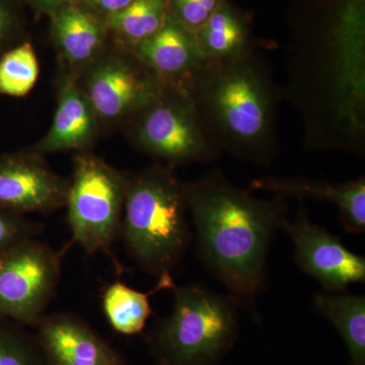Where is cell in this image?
Here are the masks:
<instances>
[{
  "instance_id": "cell-1",
  "label": "cell",
  "mask_w": 365,
  "mask_h": 365,
  "mask_svg": "<svg viewBox=\"0 0 365 365\" xmlns=\"http://www.w3.org/2000/svg\"><path fill=\"white\" fill-rule=\"evenodd\" d=\"M281 96L314 151L365 155V0H294Z\"/></svg>"
},
{
  "instance_id": "cell-2",
  "label": "cell",
  "mask_w": 365,
  "mask_h": 365,
  "mask_svg": "<svg viewBox=\"0 0 365 365\" xmlns=\"http://www.w3.org/2000/svg\"><path fill=\"white\" fill-rule=\"evenodd\" d=\"M185 191L201 260L237 307L258 316L256 300L265 284L274 235L287 220V200L257 198L220 168L185 182Z\"/></svg>"
},
{
  "instance_id": "cell-3",
  "label": "cell",
  "mask_w": 365,
  "mask_h": 365,
  "mask_svg": "<svg viewBox=\"0 0 365 365\" xmlns=\"http://www.w3.org/2000/svg\"><path fill=\"white\" fill-rule=\"evenodd\" d=\"M184 86L204 130L220 153L262 167L273 163L282 96L260 54L205 61Z\"/></svg>"
},
{
  "instance_id": "cell-4",
  "label": "cell",
  "mask_w": 365,
  "mask_h": 365,
  "mask_svg": "<svg viewBox=\"0 0 365 365\" xmlns=\"http://www.w3.org/2000/svg\"><path fill=\"white\" fill-rule=\"evenodd\" d=\"M185 182L155 163L127 176L120 235L134 261L158 279L172 277L191 241Z\"/></svg>"
},
{
  "instance_id": "cell-5",
  "label": "cell",
  "mask_w": 365,
  "mask_h": 365,
  "mask_svg": "<svg viewBox=\"0 0 365 365\" xmlns=\"http://www.w3.org/2000/svg\"><path fill=\"white\" fill-rule=\"evenodd\" d=\"M172 290V313L158 322L150 337L158 365L217 364L237 340V304L199 285Z\"/></svg>"
},
{
  "instance_id": "cell-6",
  "label": "cell",
  "mask_w": 365,
  "mask_h": 365,
  "mask_svg": "<svg viewBox=\"0 0 365 365\" xmlns=\"http://www.w3.org/2000/svg\"><path fill=\"white\" fill-rule=\"evenodd\" d=\"M134 148L170 169L215 162L222 153L213 145L189 91L167 81L157 98L124 124Z\"/></svg>"
},
{
  "instance_id": "cell-7",
  "label": "cell",
  "mask_w": 365,
  "mask_h": 365,
  "mask_svg": "<svg viewBox=\"0 0 365 365\" xmlns=\"http://www.w3.org/2000/svg\"><path fill=\"white\" fill-rule=\"evenodd\" d=\"M127 176L88 151L76 153L66 207L72 241L86 253L111 256L120 235Z\"/></svg>"
},
{
  "instance_id": "cell-8",
  "label": "cell",
  "mask_w": 365,
  "mask_h": 365,
  "mask_svg": "<svg viewBox=\"0 0 365 365\" xmlns=\"http://www.w3.org/2000/svg\"><path fill=\"white\" fill-rule=\"evenodd\" d=\"M100 125H123L158 97L167 81L116 46L107 50L78 78Z\"/></svg>"
},
{
  "instance_id": "cell-9",
  "label": "cell",
  "mask_w": 365,
  "mask_h": 365,
  "mask_svg": "<svg viewBox=\"0 0 365 365\" xmlns=\"http://www.w3.org/2000/svg\"><path fill=\"white\" fill-rule=\"evenodd\" d=\"M60 272L58 252L35 237L0 255V318L37 325L56 292Z\"/></svg>"
},
{
  "instance_id": "cell-10",
  "label": "cell",
  "mask_w": 365,
  "mask_h": 365,
  "mask_svg": "<svg viewBox=\"0 0 365 365\" xmlns=\"http://www.w3.org/2000/svg\"><path fill=\"white\" fill-rule=\"evenodd\" d=\"M294 222L282 228L292 240L294 259L304 272L318 280L326 292H344L365 282V258L352 253L338 237L309 220L302 201Z\"/></svg>"
},
{
  "instance_id": "cell-11",
  "label": "cell",
  "mask_w": 365,
  "mask_h": 365,
  "mask_svg": "<svg viewBox=\"0 0 365 365\" xmlns=\"http://www.w3.org/2000/svg\"><path fill=\"white\" fill-rule=\"evenodd\" d=\"M68 181L28 150L0 157V209L25 215L66 206Z\"/></svg>"
},
{
  "instance_id": "cell-12",
  "label": "cell",
  "mask_w": 365,
  "mask_h": 365,
  "mask_svg": "<svg viewBox=\"0 0 365 365\" xmlns=\"http://www.w3.org/2000/svg\"><path fill=\"white\" fill-rule=\"evenodd\" d=\"M35 340L47 365H123L116 350L74 314L43 316Z\"/></svg>"
},
{
  "instance_id": "cell-13",
  "label": "cell",
  "mask_w": 365,
  "mask_h": 365,
  "mask_svg": "<svg viewBox=\"0 0 365 365\" xmlns=\"http://www.w3.org/2000/svg\"><path fill=\"white\" fill-rule=\"evenodd\" d=\"M78 78L67 71L62 74L51 127L44 137L28 148L31 153L41 157L64 151L85 153L97 141L101 125Z\"/></svg>"
},
{
  "instance_id": "cell-14",
  "label": "cell",
  "mask_w": 365,
  "mask_h": 365,
  "mask_svg": "<svg viewBox=\"0 0 365 365\" xmlns=\"http://www.w3.org/2000/svg\"><path fill=\"white\" fill-rule=\"evenodd\" d=\"M53 44L66 71L79 76L110 47L106 19L78 0L50 16Z\"/></svg>"
},
{
  "instance_id": "cell-15",
  "label": "cell",
  "mask_w": 365,
  "mask_h": 365,
  "mask_svg": "<svg viewBox=\"0 0 365 365\" xmlns=\"http://www.w3.org/2000/svg\"><path fill=\"white\" fill-rule=\"evenodd\" d=\"M250 191H264L287 200V198L314 199L333 203L346 232H365V178L345 182H331L309 178L263 177L254 180Z\"/></svg>"
},
{
  "instance_id": "cell-16",
  "label": "cell",
  "mask_w": 365,
  "mask_h": 365,
  "mask_svg": "<svg viewBox=\"0 0 365 365\" xmlns=\"http://www.w3.org/2000/svg\"><path fill=\"white\" fill-rule=\"evenodd\" d=\"M123 50L163 81L181 85L205 62L195 32L170 13L158 33Z\"/></svg>"
},
{
  "instance_id": "cell-17",
  "label": "cell",
  "mask_w": 365,
  "mask_h": 365,
  "mask_svg": "<svg viewBox=\"0 0 365 365\" xmlns=\"http://www.w3.org/2000/svg\"><path fill=\"white\" fill-rule=\"evenodd\" d=\"M195 35L204 61H230L257 52L251 14L230 0H220Z\"/></svg>"
},
{
  "instance_id": "cell-18",
  "label": "cell",
  "mask_w": 365,
  "mask_h": 365,
  "mask_svg": "<svg viewBox=\"0 0 365 365\" xmlns=\"http://www.w3.org/2000/svg\"><path fill=\"white\" fill-rule=\"evenodd\" d=\"M317 311L328 319L344 341L350 365H365V297L344 292L314 294Z\"/></svg>"
},
{
  "instance_id": "cell-19",
  "label": "cell",
  "mask_w": 365,
  "mask_h": 365,
  "mask_svg": "<svg viewBox=\"0 0 365 365\" xmlns=\"http://www.w3.org/2000/svg\"><path fill=\"white\" fill-rule=\"evenodd\" d=\"M175 287L173 277L158 279L151 292H143L116 281L106 288L103 309L110 326L122 335L132 336L143 332L151 314L150 297L163 289Z\"/></svg>"
},
{
  "instance_id": "cell-20",
  "label": "cell",
  "mask_w": 365,
  "mask_h": 365,
  "mask_svg": "<svg viewBox=\"0 0 365 365\" xmlns=\"http://www.w3.org/2000/svg\"><path fill=\"white\" fill-rule=\"evenodd\" d=\"M169 14L168 0H133L105 18L113 46L125 49L148 39L163 28Z\"/></svg>"
},
{
  "instance_id": "cell-21",
  "label": "cell",
  "mask_w": 365,
  "mask_h": 365,
  "mask_svg": "<svg viewBox=\"0 0 365 365\" xmlns=\"http://www.w3.org/2000/svg\"><path fill=\"white\" fill-rule=\"evenodd\" d=\"M39 61L28 41L0 55V95L21 98L33 90L39 76Z\"/></svg>"
},
{
  "instance_id": "cell-22",
  "label": "cell",
  "mask_w": 365,
  "mask_h": 365,
  "mask_svg": "<svg viewBox=\"0 0 365 365\" xmlns=\"http://www.w3.org/2000/svg\"><path fill=\"white\" fill-rule=\"evenodd\" d=\"M0 365L47 364L36 340L4 319H0Z\"/></svg>"
},
{
  "instance_id": "cell-23",
  "label": "cell",
  "mask_w": 365,
  "mask_h": 365,
  "mask_svg": "<svg viewBox=\"0 0 365 365\" xmlns=\"http://www.w3.org/2000/svg\"><path fill=\"white\" fill-rule=\"evenodd\" d=\"M41 228L37 223L29 222L25 215L0 209V255L18 242L35 237Z\"/></svg>"
},
{
  "instance_id": "cell-24",
  "label": "cell",
  "mask_w": 365,
  "mask_h": 365,
  "mask_svg": "<svg viewBox=\"0 0 365 365\" xmlns=\"http://www.w3.org/2000/svg\"><path fill=\"white\" fill-rule=\"evenodd\" d=\"M220 0H168L170 13L195 32L215 11Z\"/></svg>"
},
{
  "instance_id": "cell-25",
  "label": "cell",
  "mask_w": 365,
  "mask_h": 365,
  "mask_svg": "<svg viewBox=\"0 0 365 365\" xmlns=\"http://www.w3.org/2000/svg\"><path fill=\"white\" fill-rule=\"evenodd\" d=\"M21 31L18 6L13 0H0V55L16 44Z\"/></svg>"
},
{
  "instance_id": "cell-26",
  "label": "cell",
  "mask_w": 365,
  "mask_h": 365,
  "mask_svg": "<svg viewBox=\"0 0 365 365\" xmlns=\"http://www.w3.org/2000/svg\"><path fill=\"white\" fill-rule=\"evenodd\" d=\"M78 1L104 18H107L121 11L133 0H78Z\"/></svg>"
},
{
  "instance_id": "cell-27",
  "label": "cell",
  "mask_w": 365,
  "mask_h": 365,
  "mask_svg": "<svg viewBox=\"0 0 365 365\" xmlns=\"http://www.w3.org/2000/svg\"><path fill=\"white\" fill-rule=\"evenodd\" d=\"M31 6L39 14L51 16L59 7L66 6L76 0H26Z\"/></svg>"
}]
</instances>
